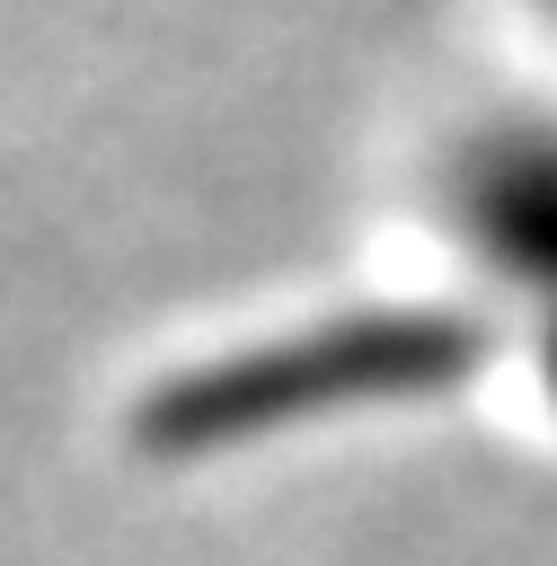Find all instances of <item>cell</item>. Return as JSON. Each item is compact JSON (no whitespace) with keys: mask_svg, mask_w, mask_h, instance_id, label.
Listing matches in <instances>:
<instances>
[{"mask_svg":"<svg viewBox=\"0 0 557 566\" xmlns=\"http://www.w3.org/2000/svg\"><path fill=\"white\" fill-rule=\"evenodd\" d=\"M451 230L530 301H557V124H495L451 159Z\"/></svg>","mask_w":557,"mask_h":566,"instance_id":"1","label":"cell"},{"mask_svg":"<svg viewBox=\"0 0 557 566\" xmlns=\"http://www.w3.org/2000/svg\"><path fill=\"white\" fill-rule=\"evenodd\" d=\"M548 18H557V0H548Z\"/></svg>","mask_w":557,"mask_h":566,"instance_id":"2","label":"cell"}]
</instances>
